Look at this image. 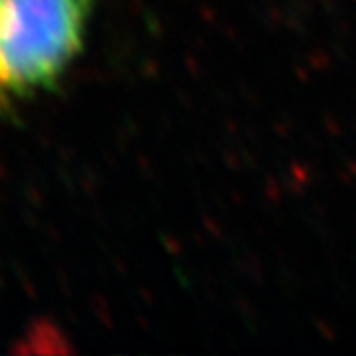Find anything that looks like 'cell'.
Instances as JSON below:
<instances>
[{"instance_id":"6da1fadb","label":"cell","mask_w":356,"mask_h":356,"mask_svg":"<svg viewBox=\"0 0 356 356\" xmlns=\"http://www.w3.org/2000/svg\"><path fill=\"white\" fill-rule=\"evenodd\" d=\"M90 0H0V108L56 82L80 52Z\"/></svg>"}]
</instances>
